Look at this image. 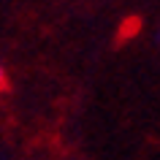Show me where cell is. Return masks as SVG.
I'll use <instances>...</instances> for the list:
<instances>
[{
    "label": "cell",
    "mask_w": 160,
    "mask_h": 160,
    "mask_svg": "<svg viewBox=\"0 0 160 160\" xmlns=\"http://www.w3.org/2000/svg\"><path fill=\"white\" fill-rule=\"evenodd\" d=\"M6 87V71H3V65H0V90Z\"/></svg>",
    "instance_id": "6da1fadb"
},
{
    "label": "cell",
    "mask_w": 160,
    "mask_h": 160,
    "mask_svg": "<svg viewBox=\"0 0 160 160\" xmlns=\"http://www.w3.org/2000/svg\"><path fill=\"white\" fill-rule=\"evenodd\" d=\"M158 38H160V30H158Z\"/></svg>",
    "instance_id": "7a4b0ae2"
}]
</instances>
